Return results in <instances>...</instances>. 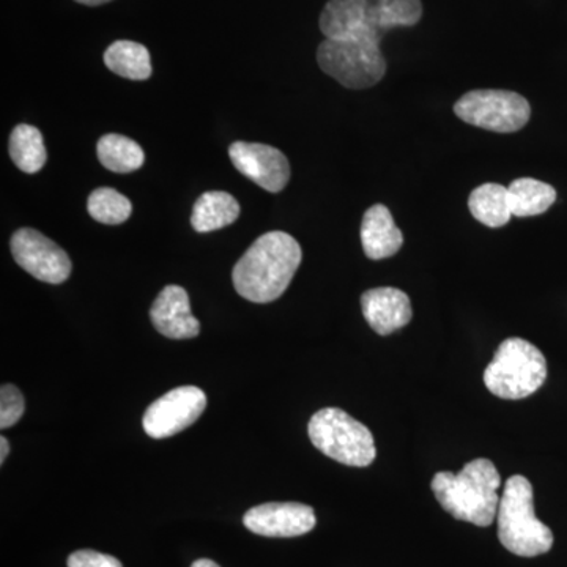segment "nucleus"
<instances>
[{"mask_svg":"<svg viewBox=\"0 0 567 567\" xmlns=\"http://www.w3.org/2000/svg\"><path fill=\"white\" fill-rule=\"evenodd\" d=\"M301 257V246L292 235L279 230L265 234L249 246L235 265V290L252 303H271L292 282Z\"/></svg>","mask_w":567,"mask_h":567,"instance_id":"1","label":"nucleus"},{"mask_svg":"<svg viewBox=\"0 0 567 567\" xmlns=\"http://www.w3.org/2000/svg\"><path fill=\"white\" fill-rule=\"evenodd\" d=\"M421 18V0H328L319 25L324 39L380 43L391 29L412 28Z\"/></svg>","mask_w":567,"mask_h":567,"instance_id":"2","label":"nucleus"},{"mask_svg":"<svg viewBox=\"0 0 567 567\" xmlns=\"http://www.w3.org/2000/svg\"><path fill=\"white\" fill-rule=\"evenodd\" d=\"M502 477L494 462L475 458L457 473L440 472L432 480V492L440 505L457 520L476 527H491L499 506Z\"/></svg>","mask_w":567,"mask_h":567,"instance_id":"3","label":"nucleus"},{"mask_svg":"<svg viewBox=\"0 0 567 567\" xmlns=\"http://www.w3.org/2000/svg\"><path fill=\"white\" fill-rule=\"evenodd\" d=\"M496 520L499 543L517 557H539L554 547V533L536 517L533 486L525 476L506 481Z\"/></svg>","mask_w":567,"mask_h":567,"instance_id":"4","label":"nucleus"},{"mask_svg":"<svg viewBox=\"0 0 567 567\" xmlns=\"http://www.w3.org/2000/svg\"><path fill=\"white\" fill-rule=\"evenodd\" d=\"M546 379V357L532 342L520 338L506 339L484 371L487 390L507 401L535 394Z\"/></svg>","mask_w":567,"mask_h":567,"instance_id":"5","label":"nucleus"},{"mask_svg":"<svg viewBox=\"0 0 567 567\" xmlns=\"http://www.w3.org/2000/svg\"><path fill=\"white\" fill-rule=\"evenodd\" d=\"M312 445L339 464L369 466L377 457L374 435L344 410L328 406L319 410L308 425Z\"/></svg>","mask_w":567,"mask_h":567,"instance_id":"6","label":"nucleus"},{"mask_svg":"<svg viewBox=\"0 0 567 567\" xmlns=\"http://www.w3.org/2000/svg\"><path fill=\"white\" fill-rule=\"evenodd\" d=\"M317 62L323 73L354 91L374 87L386 73L380 43L371 40L324 39L317 50Z\"/></svg>","mask_w":567,"mask_h":567,"instance_id":"7","label":"nucleus"},{"mask_svg":"<svg viewBox=\"0 0 567 567\" xmlns=\"http://www.w3.org/2000/svg\"><path fill=\"white\" fill-rule=\"evenodd\" d=\"M454 112L468 125L495 133H516L532 117V106L524 96L495 89L465 93L454 104Z\"/></svg>","mask_w":567,"mask_h":567,"instance_id":"8","label":"nucleus"},{"mask_svg":"<svg viewBox=\"0 0 567 567\" xmlns=\"http://www.w3.org/2000/svg\"><path fill=\"white\" fill-rule=\"evenodd\" d=\"M205 406L207 395L200 388H175L148 406L142 420L145 434L155 440L178 434L199 420Z\"/></svg>","mask_w":567,"mask_h":567,"instance_id":"9","label":"nucleus"},{"mask_svg":"<svg viewBox=\"0 0 567 567\" xmlns=\"http://www.w3.org/2000/svg\"><path fill=\"white\" fill-rule=\"evenodd\" d=\"M14 262L33 278L48 284H62L70 278L71 260L61 246L39 230L22 227L10 241Z\"/></svg>","mask_w":567,"mask_h":567,"instance_id":"10","label":"nucleus"},{"mask_svg":"<svg viewBox=\"0 0 567 567\" xmlns=\"http://www.w3.org/2000/svg\"><path fill=\"white\" fill-rule=\"evenodd\" d=\"M229 155L238 173L244 174L265 192H282L289 183V162L278 148L238 141L230 145Z\"/></svg>","mask_w":567,"mask_h":567,"instance_id":"11","label":"nucleus"},{"mask_svg":"<svg viewBox=\"0 0 567 567\" xmlns=\"http://www.w3.org/2000/svg\"><path fill=\"white\" fill-rule=\"evenodd\" d=\"M245 527L265 537H297L312 532L316 513L303 503H265L251 507L244 517Z\"/></svg>","mask_w":567,"mask_h":567,"instance_id":"12","label":"nucleus"},{"mask_svg":"<svg viewBox=\"0 0 567 567\" xmlns=\"http://www.w3.org/2000/svg\"><path fill=\"white\" fill-rule=\"evenodd\" d=\"M153 327L169 339H193L199 334L200 323L193 316L189 297L181 286L164 287L151 309Z\"/></svg>","mask_w":567,"mask_h":567,"instance_id":"13","label":"nucleus"},{"mask_svg":"<svg viewBox=\"0 0 567 567\" xmlns=\"http://www.w3.org/2000/svg\"><path fill=\"white\" fill-rule=\"evenodd\" d=\"M365 322L377 334L388 336L401 330L413 317L409 295L394 287H377L361 297Z\"/></svg>","mask_w":567,"mask_h":567,"instance_id":"14","label":"nucleus"},{"mask_svg":"<svg viewBox=\"0 0 567 567\" xmlns=\"http://www.w3.org/2000/svg\"><path fill=\"white\" fill-rule=\"evenodd\" d=\"M361 244L365 256L372 260L393 257L404 245V235L395 226L393 215L385 205H372L364 213L361 223Z\"/></svg>","mask_w":567,"mask_h":567,"instance_id":"15","label":"nucleus"},{"mask_svg":"<svg viewBox=\"0 0 567 567\" xmlns=\"http://www.w3.org/2000/svg\"><path fill=\"white\" fill-rule=\"evenodd\" d=\"M240 205L226 192H208L196 200L192 224L196 233L205 234L223 229L237 221Z\"/></svg>","mask_w":567,"mask_h":567,"instance_id":"16","label":"nucleus"},{"mask_svg":"<svg viewBox=\"0 0 567 567\" xmlns=\"http://www.w3.org/2000/svg\"><path fill=\"white\" fill-rule=\"evenodd\" d=\"M468 208L473 218L484 226L492 229L506 226L513 216L509 189L498 183H484L470 194Z\"/></svg>","mask_w":567,"mask_h":567,"instance_id":"17","label":"nucleus"},{"mask_svg":"<svg viewBox=\"0 0 567 567\" xmlns=\"http://www.w3.org/2000/svg\"><path fill=\"white\" fill-rule=\"evenodd\" d=\"M104 63L112 73L132 81H145L152 76L151 54L136 41H114L104 52Z\"/></svg>","mask_w":567,"mask_h":567,"instance_id":"18","label":"nucleus"},{"mask_svg":"<svg viewBox=\"0 0 567 567\" xmlns=\"http://www.w3.org/2000/svg\"><path fill=\"white\" fill-rule=\"evenodd\" d=\"M507 189H509L511 210L517 218L543 215L557 200L554 186L536 178H517L507 186Z\"/></svg>","mask_w":567,"mask_h":567,"instance_id":"19","label":"nucleus"},{"mask_svg":"<svg viewBox=\"0 0 567 567\" xmlns=\"http://www.w3.org/2000/svg\"><path fill=\"white\" fill-rule=\"evenodd\" d=\"M96 155H99L100 163L115 174L134 173L145 162L141 145L122 134L103 136L96 144Z\"/></svg>","mask_w":567,"mask_h":567,"instance_id":"20","label":"nucleus"},{"mask_svg":"<svg viewBox=\"0 0 567 567\" xmlns=\"http://www.w3.org/2000/svg\"><path fill=\"white\" fill-rule=\"evenodd\" d=\"M11 159L24 174H37L47 163V148L40 130L21 123L11 132L9 142Z\"/></svg>","mask_w":567,"mask_h":567,"instance_id":"21","label":"nucleus"},{"mask_svg":"<svg viewBox=\"0 0 567 567\" xmlns=\"http://www.w3.org/2000/svg\"><path fill=\"white\" fill-rule=\"evenodd\" d=\"M87 210L95 221L117 226L132 216L133 205L115 189L99 188L89 196Z\"/></svg>","mask_w":567,"mask_h":567,"instance_id":"22","label":"nucleus"},{"mask_svg":"<svg viewBox=\"0 0 567 567\" xmlns=\"http://www.w3.org/2000/svg\"><path fill=\"white\" fill-rule=\"evenodd\" d=\"M24 395L13 385H2L0 390V429H9L24 415Z\"/></svg>","mask_w":567,"mask_h":567,"instance_id":"23","label":"nucleus"},{"mask_svg":"<svg viewBox=\"0 0 567 567\" xmlns=\"http://www.w3.org/2000/svg\"><path fill=\"white\" fill-rule=\"evenodd\" d=\"M69 567H123L117 558L95 550H78L69 557Z\"/></svg>","mask_w":567,"mask_h":567,"instance_id":"24","label":"nucleus"},{"mask_svg":"<svg viewBox=\"0 0 567 567\" xmlns=\"http://www.w3.org/2000/svg\"><path fill=\"white\" fill-rule=\"evenodd\" d=\"M0 446H2V450H0V464H3V462H6L7 456H9L10 453L9 440H7L6 436H2V439H0Z\"/></svg>","mask_w":567,"mask_h":567,"instance_id":"25","label":"nucleus"},{"mask_svg":"<svg viewBox=\"0 0 567 567\" xmlns=\"http://www.w3.org/2000/svg\"><path fill=\"white\" fill-rule=\"evenodd\" d=\"M74 2L82 3V6L87 7H99L103 6V3L111 2V0H74Z\"/></svg>","mask_w":567,"mask_h":567,"instance_id":"26","label":"nucleus"},{"mask_svg":"<svg viewBox=\"0 0 567 567\" xmlns=\"http://www.w3.org/2000/svg\"><path fill=\"white\" fill-rule=\"evenodd\" d=\"M192 567H219V566L216 565L215 561H212V559L203 558V559H197V561H194Z\"/></svg>","mask_w":567,"mask_h":567,"instance_id":"27","label":"nucleus"}]
</instances>
